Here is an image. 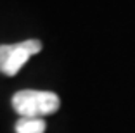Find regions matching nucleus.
<instances>
[{
    "mask_svg": "<svg viewBox=\"0 0 135 133\" xmlns=\"http://www.w3.org/2000/svg\"><path fill=\"white\" fill-rule=\"evenodd\" d=\"M45 121L44 119H28L19 117L16 123V133H44Z\"/></svg>",
    "mask_w": 135,
    "mask_h": 133,
    "instance_id": "obj_3",
    "label": "nucleus"
},
{
    "mask_svg": "<svg viewBox=\"0 0 135 133\" xmlns=\"http://www.w3.org/2000/svg\"><path fill=\"white\" fill-rule=\"evenodd\" d=\"M42 50L40 40H24L14 45H0V71L5 76H14L28 62L31 55Z\"/></svg>",
    "mask_w": 135,
    "mask_h": 133,
    "instance_id": "obj_2",
    "label": "nucleus"
},
{
    "mask_svg": "<svg viewBox=\"0 0 135 133\" xmlns=\"http://www.w3.org/2000/svg\"><path fill=\"white\" fill-rule=\"evenodd\" d=\"M61 106V100L54 92L21 90L12 97V107L21 117L42 119V116L54 114Z\"/></svg>",
    "mask_w": 135,
    "mask_h": 133,
    "instance_id": "obj_1",
    "label": "nucleus"
}]
</instances>
